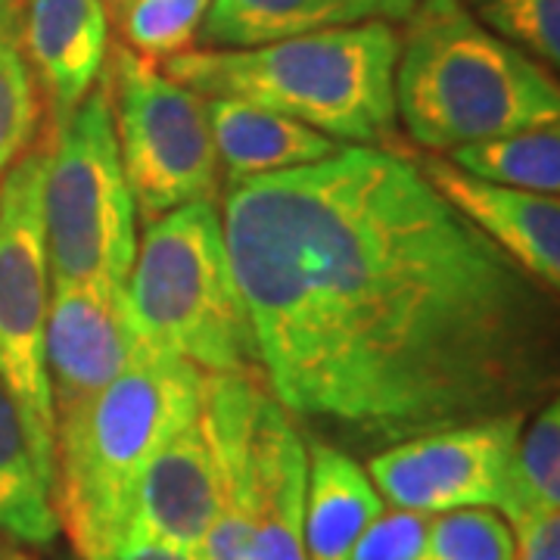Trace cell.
Here are the masks:
<instances>
[{
	"label": "cell",
	"instance_id": "obj_1",
	"mask_svg": "<svg viewBox=\"0 0 560 560\" xmlns=\"http://www.w3.org/2000/svg\"><path fill=\"white\" fill-rule=\"evenodd\" d=\"M224 243L265 386L290 418L396 445L529 411L555 386L548 290L396 147L249 178Z\"/></svg>",
	"mask_w": 560,
	"mask_h": 560
},
{
	"label": "cell",
	"instance_id": "obj_2",
	"mask_svg": "<svg viewBox=\"0 0 560 560\" xmlns=\"http://www.w3.org/2000/svg\"><path fill=\"white\" fill-rule=\"evenodd\" d=\"M396 60V25L374 20L259 47H200L160 69L200 97L256 103L346 147H393Z\"/></svg>",
	"mask_w": 560,
	"mask_h": 560
},
{
	"label": "cell",
	"instance_id": "obj_3",
	"mask_svg": "<svg viewBox=\"0 0 560 560\" xmlns=\"http://www.w3.org/2000/svg\"><path fill=\"white\" fill-rule=\"evenodd\" d=\"M396 116L430 153L504 138L560 119L545 62L489 32L460 0H420L396 60Z\"/></svg>",
	"mask_w": 560,
	"mask_h": 560
},
{
	"label": "cell",
	"instance_id": "obj_4",
	"mask_svg": "<svg viewBox=\"0 0 560 560\" xmlns=\"http://www.w3.org/2000/svg\"><path fill=\"white\" fill-rule=\"evenodd\" d=\"M200 396V368L140 342L116 381L57 418L54 508L81 560L121 545L143 467L197 418Z\"/></svg>",
	"mask_w": 560,
	"mask_h": 560
},
{
	"label": "cell",
	"instance_id": "obj_5",
	"mask_svg": "<svg viewBox=\"0 0 560 560\" xmlns=\"http://www.w3.org/2000/svg\"><path fill=\"white\" fill-rule=\"evenodd\" d=\"M125 302L143 346L190 361L202 374L261 377L215 202H190L147 224Z\"/></svg>",
	"mask_w": 560,
	"mask_h": 560
},
{
	"label": "cell",
	"instance_id": "obj_6",
	"mask_svg": "<svg viewBox=\"0 0 560 560\" xmlns=\"http://www.w3.org/2000/svg\"><path fill=\"white\" fill-rule=\"evenodd\" d=\"M40 215L54 287L125 290L138 256V206L125 178L106 81L94 84L47 143Z\"/></svg>",
	"mask_w": 560,
	"mask_h": 560
},
{
	"label": "cell",
	"instance_id": "obj_7",
	"mask_svg": "<svg viewBox=\"0 0 560 560\" xmlns=\"http://www.w3.org/2000/svg\"><path fill=\"white\" fill-rule=\"evenodd\" d=\"M103 81L125 178L143 221L150 224L190 202L219 200L221 165L206 97L125 44L109 50V75Z\"/></svg>",
	"mask_w": 560,
	"mask_h": 560
},
{
	"label": "cell",
	"instance_id": "obj_8",
	"mask_svg": "<svg viewBox=\"0 0 560 560\" xmlns=\"http://www.w3.org/2000/svg\"><path fill=\"white\" fill-rule=\"evenodd\" d=\"M44 156L28 150L0 180V383L28 430L54 455V399L47 381L50 268L44 246Z\"/></svg>",
	"mask_w": 560,
	"mask_h": 560
},
{
	"label": "cell",
	"instance_id": "obj_9",
	"mask_svg": "<svg viewBox=\"0 0 560 560\" xmlns=\"http://www.w3.org/2000/svg\"><path fill=\"white\" fill-rule=\"evenodd\" d=\"M523 423L526 411H511L386 445L371 458L368 477L401 511L499 508Z\"/></svg>",
	"mask_w": 560,
	"mask_h": 560
},
{
	"label": "cell",
	"instance_id": "obj_10",
	"mask_svg": "<svg viewBox=\"0 0 560 560\" xmlns=\"http://www.w3.org/2000/svg\"><path fill=\"white\" fill-rule=\"evenodd\" d=\"M140 349L125 290L66 283L54 287L47 315V381L54 420L72 415L119 377Z\"/></svg>",
	"mask_w": 560,
	"mask_h": 560
},
{
	"label": "cell",
	"instance_id": "obj_11",
	"mask_svg": "<svg viewBox=\"0 0 560 560\" xmlns=\"http://www.w3.org/2000/svg\"><path fill=\"white\" fill-rule=\"evenodd\" d=\"M418 172L448 202L460 219H467L482 237L499 246L514 265L545 290L560 283V202L517 187H501L474 178L440 153H411Z\"/></svg>",
	"mask_w": 560,
	"mask_h": 560
},
{
	"label": "cell",
	"instance_id": "obj_12",
	"mask_svg": "<svg viewBox=\"0 0 560 560\" xmlns=\"http://www.w3.org/2000/svg\"><path fill=\"white\" fill-rule=\"evenodd\" d=\"M219 508V470L197 411L143 467L121 541H156L194 555Z\"/></svg>",
	"mask_w": 560,
	"mask_h": 560
},
{
	"label": "cell",
	"instance_id": "obj_13",
	"mask_svg": "<svg viewBox=\"0 0 560 560\" xmlns=\"http://www.w3.org/2000/svg\"><path fill=\"white\" fill-rule=\"evenodd\" d=\"M16 44L38 81L54 131L94 91L109 54L103 0H22Z\"/></svg>",
	"mask_w": 560,
	"mask_h": 560
},
{
	"label": "cell",
	"instance_id": "obj_14",
	"mask_svg": "<svg viewBox=\"0 0 560 560\" xmlns=\"http://www.w3.org/2000/svg\"><path fill=\"white\" fill-rule=\"evenodd\" d=\"M305 482L308 448L271 396L261 418L256 517L243 560H305Z\"/></svg>",
	"mask_w": 560,
	"mask_h": 560
},
{
	"label": "cell",
	"instance_id": "obj_15",
	"mask_svg": "<svg viewBox=\"0 0 560 560\" xmlns=\"http://www.w3.org/2000/svg\"><path fill=\"white\" fill-rule=\"evenodd\" d=\"M206 116L224 187L327 160L342 147L283 113L237 97H206Z\"/></svg>",
	"mask_w": 560,
	"mask_h": 560
},
{
	"label": "cell",
	"instance_id": "obj_16",
	"mask_svg": "<svg viewBox=\"0 0 560 560\" xmlns=\"http://www.w3.org/2000/svg\"><path fill=\"white\" fill-rule=\"evenodd\" d=\"M420 0H212L200 25L202 47H259L361 22H405Z\"/></svg>",
	"mask_w": 560,
	"mask_h": 560
},
{
	"label": "cell",
	"instance_id": "obj_17",
	"mask_svg": "<svg viewBox=\"0 0 560 560\" xmlns=\"http://www.w3.org/2000/svg\"><path fill=\"white\" fill-rule=\"evenodd\" d=\"M381 514V492L359 460L330 442H312L302 526L305 560H349L361 533Z\"/></svg>",
	"mask_w": 560,
	"mask_h": 560
},
{
	"label": "cell",
	"instance_id": "obj_18",
	"mask_svg": "<svg viewBox=\"0 0 560 560\" xmlns=\"http://www.w3.org/2000/svg\"><path fill=\"white\" fill-rule=\"evenodd\" d=\"M0 533L44 548L57 539L54 455L28 430L13 396L0 383Z\"/></svg>",
	"mask_w": 560,
	"mask_h": 560
},
{
	"label": "cell",
	"instance_id": "obj_19",
	"mask_svg": "<svg viewBox=\"0 0 560 560\" xmlns=\"http://www.w3.org/2000/svg\"><path fill=\"white\" fill-rule=\"evenodd\" d=\"M448 160L467 175L501 187H517L541 197H558L560 190L558 125L464 143L448 153Z\"/></svg>",
	"mask_w": 560,
	"mask_h": 560
},
{
	"label": "cell",
	"instance_id": "obj_20",
	"mask_svg": "<svg viewBox=\"0 0 560 560\" xmlns=\"http://www.w3.org/2000/svg\"><path fill=\"white\" fill-rule=\"evenodd\" d=\"M560 508V408L551 399L539 418L521 433L517 452L508 470L499 511L508 526L555 514Z\"/></svg>",
	"mask_w": 560,
	"mask_h": 560
},
{
	"label": "cell",
	"instance_id": "obj_21",
	"mask_svg": "<svg viewBox=\"0 0 560 560\" xmlns=\"http://www.w3.org/2000/svg\"><path fill=\"white\" fill-rule=\"evenodd\" d=\"M44 101L16 38L0 25V180L32 150Z\"/></svg>",
	"mask_w": 560,
	"mask_h": 560
},
{
	"label": "cell",
	"instance_id": "obj_22",
	"mask_svg": "<svg viewBox=\"0 0 560 560\" xmlns=\"http://www.w3.org/2000/svg\"><path fill=\"white\" fill-rule=\"evenodd\" d=\"M212 0H128L121 3V35L143 60H168L194 50Z\"/></svg>",
	"mask_w": 560,
	"mask_h": 560
},
{
	"label": "cell",
	"instance_id": "obj_23",
	"mask_svg": "<svg viewBox=\"0 0 560 560\" xmlns=\"http://www.w3.org/2000/svg\"><path fill=\"white\" fill-rule=\"evenodd\" d=\"M420 560H514V529L482 508L445 511L430 517Z\"/></svg>",
	"mask_w": 560,
	"mask_h": 560
},
{
	"label": "cell",
	"instance_id": "obj_24",
	"mask_svg": "<svg viewBox=\"0 0 560 560\" xmlns=\"http://www.w3.org/2000/svg\"><path fill=\"white\" fill-rule=\"evenodd\" d=\"M474 20L539 62L560 60V0H460Z\"/></svg>",
	"mask_w": 560,
	"mask_h": 560
},
{
	"label": "cell",
	"instance_id": "obj_25",
	"mask_svg": "<svg viewBox=\"0 0 560 560\" xmlns=\"http://www.w3.org/2000/svg\"><path fill=\"white\" fill-rule=\"evenodd\" d=\"M430 517L433 514L401 511V508L383 511L381 517L361 533L349 560H420Z\"/></svg>",
	"mask_w": 560,
	"mask_h": 560
},
{
	"label": "cell",
	"instance_id": "obj_26",
	"mask_svg": "<svg viewBox=\"0 0 560 560\" xmlns=\"http://www.w3.org/2000/svg\"><path fill=\"white\" fill-rule=\"evenodd\" d=\"M517 533L514 560H560V511L511 526Z\"/></svg>",
	"mask_w": 560,
	"mask_h": 560
},
{
	"label": "cell",
	"instance_id": "obj_27",
	"mask_svg": "<svg viewBox=\"0 0 560 560\" xmlns=\"http://www.w3.org/2000/svg\"><path fill=\"white\" fill-rule=\"evenodd\" d=\"M94 560H197V555L168 548V545H156V541H121L113 551H106Z\"/></svg>",
	"mask_w": 560,
	"mask_h": 560
},
{
	"label": "cell",
	"instance_id": "obj_28",
	"mask_svg": "<svg viewBox=\"0 0 560 560\" xmlns=\"http://www.w3.org/2000/svg\"><path fill=\"white\" fill-rule=\"evenodd\" d=\"M16 22H20V0H0V25L16 38Z\"/></svg>",
	"mask_w": 560,
	"mask_h": 560
},
{
	"label": "cell",
	"instance_id": "obj_29",
	"mask_svg": "<svg viewBox=\"0 0 560 560\" xmlns=\"http://www.w3.org/2000/svg\"><path fill=\"white\" fill-rule=\"evenodd\" d=\"M10 551H13V545H10V541H3V539H0V560L7 558V555H10Z\"/></svg>",
	"mask_w": 560,
	"mask_h": 560
},
{
	"label": "cell",
	"instance_id": "obj_30",
	"mask_svg": "<svg viewBox=\"0 0 560 560\" xmlns=\"http://www.w3.org/2000/svg\"><path fill=\"white\" fill-rule=\"evenodd\" d=\"M3 560H32L28 558V555H22V551H16V548H13V551H10V555H7V558Z\"/></svg>",
	"mask_w": 560,
	"mask_h": 560
},
{
	"label": "cell",
	"instance_id": "obj_31",
	"mask_svg": "<svg viewBox=\"0 0 560 560\" xmlns=\"http://www.w3.org/2000/svg\"><path fill=\"white\" fill-rule=\"evenodd\" d=\"M116 3H119V7H121V3H128V0H116Z\"/></svg>",
	"mask_w": 560,
	"mask_h": 560
}]
</instances>
